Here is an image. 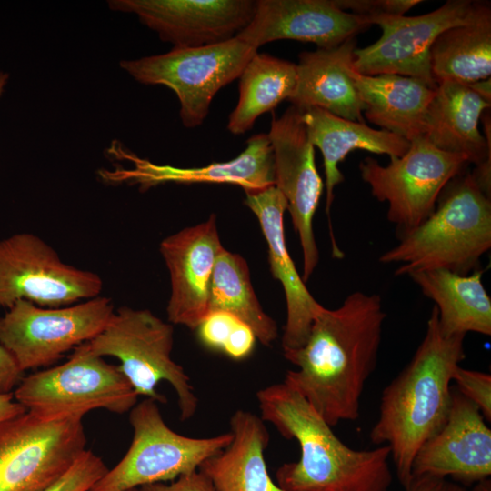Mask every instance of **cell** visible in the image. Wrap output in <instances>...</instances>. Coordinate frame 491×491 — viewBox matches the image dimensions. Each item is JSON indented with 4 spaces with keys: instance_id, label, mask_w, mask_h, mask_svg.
Masks as SVG:
<instances>
[{
    "instance_id": "ffe728a7",
    "label": "cell",
    "mask_w": 491,
    "mask_h": 491,
    "mask_svg": "<svg viewBox=\"0 0 491 491\" xmlns=\"http://www.w3.org/2000/svg\"><path fill=\"white\" fill-rule=\"evenodd\" d=\"M245 205L256 215L268 247L274 278L285 292L286 322L282 336L283 351L297 349L306 342L316 312L322 306L307 290L287 250L284 214L287 202L276 185L246 194Z\"/></svg>"
},
{
    "instance_id": "83f0119b",
    "label": "cell",
    "mask_w": 491,
    "mask_h": 491,
    "mask_svg": "<svg viewBox=\"0 0 491 491\" xmlns=\"http://www.w3.org/2000/svg\"><path fill=\"white\" fill-rule=\"evenodd\" d=\"M239 78L238 102L227 124L233 135L250 130L258 116L288 101L296 85V64L256 53Z\"/></svg>"
},
{
    "instance_id": "ac0fdd59",
    "label": "cell",
    "mask_w": 491,
    "mask_h": 491,
    "mask_svg": "<svg viewBox=\"0 0 491 491\" xmlns=\"http://www.w3.org/2000/svg\"><path fill=\"white\" fill-rule=\"evenodd\" d=\"M216 216L165 237L160 253L170 275L168 321L195 330L209 312V294L216 258L222 250Z\"/></svg>"
},
{
    "instance_id": "f35d334b",
    "label": "cell",
    "mask_w": 491,
    "mask_h": 491,
    "mask_svg": "<svg viewBox=\"0 0 491 491\" xmlns=\"http://www.w3.org/2000/svg\"><path fill=\"white\" fill-rule=\"evenodd\" d=\"M471 491H491L490 479L487 478L475 484Z\"/></svg>"
},
{
    "instance_id": "4dcf8cb0",
    "label": "cell",
    "mask_w": 491,
    "mask_h": 491,
    "mask_svg": "<svg viewBox=\"0 0 491 491\" xmlns=\"http://www.w3.org/2000/svg\"><path fill=\"white\" fill-rule=\"evenodd\" d=\"M107 471L103 459L86 449L58 481L44 491H88Z\"/></svg>"
},
{
    "instance_id": "3957f363",
    "label": "cell",
    "mask_w": 491,
    "mask_h": 491,
    "mask_svg": "<svg viewBox=\"0 0 491 491\" xmlns=\"http://www.w3.org/2000/svg\"><path fill=\"white\" fill-rule=\"evenodd\" d=\"M466 336H445L434 306L423 340L404 369L385 387L369 438L390 449L396 474L406 488L420 446L445 424L452 402V377L466 355Z\"/></svg>"
},
{
    "instance_id": "d6a6232c",
    "label": "cell",
    "mask_w": 491,
    "mask_h": 491,
    "mask_svg": "<svg viewBox=\"0 0 491 491\" xmlns=\"http://www.w3.org/2000/svg\"><path fill=\"white\" fill-rule=\"evenodd\" d=\"M335 3L341 10L347 11L356 15L362 16L370 23L373 18L379 16L404 15L408 10L420 4L421 1L335 0Z\"/></svg>"
},
{
    "instance_id": "8fae6325",
    "label": "cell",
    "mask_w": 491,
    "mask_h": 491,
    "mask_svg": "<svg viewBox=\"0 0 491 491\" xmlns=\"http://www.w3.org/2000/svg\"><path fill=\"white\" fill-rule=\"evenodd\" d=\"M114 312L101 296L59 307L19 300L0 317V346L23 372L46 366L96 336Z\"/></svg>"
},
{
    "instance_id": "f1b7e54d",
    "label": "cell",
    "mask_w": 491,
    "mask_h": 491,
    "mask_svg": "<svg viewBox=\"0 0 491 491\" xmlns=\"http://www.w3.org/2000/svg\"><path fill=\"white\" fill-rule=\"evenodd\" d=\"M249 274L246 260L223 247L212 276L209 312L225 311L235 316L250 326L262 345L270 346L278 336L277 325L263 310Z\"/></svg>"
},
{
    "instance_id": "5b68a950",
    "label": "cell",
    "mask_w": 491,
    "mask_h": 491,
    "mask_svg": "<svg viewBox=\"0 0 491 491\" xmlns=\"http://www.w3.org/2000/svg\"><path fill=\"white\" fill-rule=\"evenodd\" d=\"M174 326L148 309L123 306L115 310L105 327L93 339L75 347L96 356H114L135 393L166 403L155 389L161 381L174 388L181 421L191 418L198 407V397L189 376L171 357Z\"/></svg>"
},
{
    "instance_id": "d4e9b609",
    "label": "cell",
    "mask_w": 491,
    "mask_h": 491,
    "mask_svg": "<svg viewBox=\"0 0 491 491\" xmlns=\"http://www.w3.org/2000/svg\"><path fill=\"white\" fill-rule=\"evenodd\" d=\"M232 441L199 466L215 491H284L265 461L269 433L264 420L243 409L230 418Z\"/></svg>"
},
{
    "instance_id": "e0dca14e",
    "label": "cell",
    "mask_w": 491,
    "mask_h": 491,
    "mask_svg": "<svg viewBox=\"0 0 491 491\" xmlns=\"http://www.w3.org/2000/svg\"><path fill=\"white\" fill-rule=\"evenodd\" d=\"M370 25L366 18L341 10L335 0H258L250 23L235 37L256 49L284 39L327 49Z\"/></svg>"
},
{
    "instance_id": "9c48e42d",
    "label": "cell",
    "mask_w": 491,
    "mask_h": 491,
    "mask_svg": "<svg viewBox=\"0 0 491 491\" xmlns=\"http://www.w3.org/2000/svg\"><path fill=\"white\" fill-rule=\"evenodd\" d=\"M82 417L25 411L0 423V491H44L86 450Z\"/></svg>"
},
{
    "instance_id": "4fadbf2b",
    "label": "cell",
    "mask_w": 491,
    "mask_h": 491,
    "mask_svg": "<svg viewBox=\"0 0 491 491\" xmlns=\"http://www.w3.org/2000/svg\"><path fill=\"white\" fill-rule=\"evenodd\" d=\"M483 2L449 0L421 15L373 18L382 29L380 38L353 53V67L366 75L394 74L416 77L436 87L430 67V49L445 30L470 22Z\"/></svg>"
},
{
    "instance_id": "5bb4252c",
    "label": "cell",
    "mask_w": 491,
    "mask_h": 491,
    "mask_svg": "<svg viewBox=\"0 0 491 491\" xmlns=\"http://www.w3.org/2000/svg\"><path fill=\"white\" fill-rule=\"evenodd\" d=\"M269 138L275 168V185L287 202L295 231L303 253V276L306 282L319 260L313 219L324 184L315 162L311 144L300 110L290 105L280 117L273 115Z\"/></svg>"
},
{
    "instance_id": "74e56055",
    "label": "cell",
    "mask_w": 491,
    "mask_h": 491,
    "mask_svg": "<svg viewBox=\"0 0 491 491\" xmlns=\"http://www.w3.org/2000/svg\"><path fill=\"white\" fill-rule=\"evenodd\" d=\"M491 79L487 78L486 80H481L476 83H473L469 85L476 94L483 97L487 102H491Z\"/></svg>"
},
{
    "instance_id": "ab89813d",
    "label": "cell",
    "mask_w": 491,
    "mask_h": 491,
    "mask_svg": "<svg viewBox=\"0 0 491 491\" xmlns=\"http://www.w3.org/2000/svg\"><path fill=\"white\" fill-rule=\"evenodd\" d=\"M10 75L7 72L0 70V97L5 90Z\"/></svg>"
},
{
    "instance_id": "1f68e13d",
    "label": "cell",
    "mask_w": 491,
    "mask_h": 491,
    "mask_svg": "<svg viewBox=\"0 0 491 491\" xmlns=\"http://www.w3.org/2000/svg\"><path fill=\"white\" fill-rule=\"evenodd\" d=\"M456 388L473 402L486 421H491V376L487 373L463 368L458 366L452 377Z\"/></svg>"
},
{
    "instance_id": "44dd1931",
    "label": "cell",
    "mask_w": 491,
    "mask_h": 491,
    "mask_svg": "<svg viewBox=\"0 0 491 491\" xmlns=\"http://www.w3.org/2000/svg\"><path fill=\"white\" fill-rule=\"evenodd\" d=\"M133 162L135 168L119 172L116 178L138 184L143 191L168 182L232 184L241 186L246 194L275 185L274 155L267 134L249 137L245 150L226 162L187 168L159 165L138 157Z\"/></svg>"
},
{
    "instance_id": "52a82bcc",
    "label": "cell",
    "mask_w": 491,
    "mask_h": 491,
    "mask_svg": "<svg viewBox=\"0 0 491 491\" xmlns=\"http://www.w3.org/2000/svg\"><path fill=\"white\" fill-rule=\"evenodd\" d=\"M13 395L26 411L47 419L83 418L100 408L121 415L138 398L118 365L76 348L64 364L23 377Z\"/></svg>"
},
{
    "instance_id": "9a60e30c",
    "label": "cell",
    "mask_w": 491,
    "mask_h": 491,
    "mask_svg": "<svg viewBox=\"0 0 491 491\" xmlns=\"http://www.w3.org/2000/svg\"><path fill=\"white\" fill-rule=\"evenodd\" d=\"M108 5L135 14L174 48H190L235 37L253 18L256 1L111 0Z\"/></svg>"
},
{
    "instance_id": "d590c367",
    "label": "cell",
    "mask_w": 491,
    "mask_h": 491,
    "mask_svg": "<svg viewBox=\"0 0 491 491\" xmlns=\"http://www.w3.org/2000/svg\"><path fill=\"white\" fill-rule=\"evenodd\" d=\"M405 491H469L464 486L447 478L431 476L413 477Z\"/></svg>"
},
{
    "instance_id": "836d02e7",
    "label": "cell",
    "mask_w": 491,
    "mask_h": 491,
    "mask_svg": "<svg viewBox=\"0 0 491 491\" xmlns=\"http://www.w3.org/2000/svg\"><path fill=\"white\" fill-rule=\"evenodd\" d=\"M139 491H215L208 478L199 470L183 475L167 483H155L138 487Z\"/></svg>"
},
{
    "instance_id": "7a4b0ae2",
    "label": "cell",
    "mask_w": 491,
    "mask_h": 491,
    "mask_svg": "<svg viewBox=\"0 0 491 491\" xmlns=\"http://www.w3.org/2000/svg\"><path fill=\"white\" fill-rule=\"evenodd\" d=\"M260 417L280 435L296 439L300 457L276 473L284 491H388L393 482L386 445L354 449L296 389L286 382L256 393Z\"/></svg>"
},
{
    "instance_id": "7402d4cb",
    "label": "cell",
    "mask_w": 491,
    "mask_h": 491,
    "mask_svg": "<svg viewBox=\"0 0 491 491\" xmlns=\"http://www.w3.org/2000/svg\"><path fill=\"white\" fill-rule=\"evenodd\" d=\"M355 38L333 48L303 52L296 64V85L288 99L299 109L318 107L342 118L365 123V105L348 73Z\"/></svg>"
},
{
    "instance_id": "484cf974",
    "label": "cell",
    "mask_w": 491,
    "mask_h": 491,
    "mask_svg": "<svg viewBox=\"0 0 491 491\" xmlns=\"http://www.w3.org/2000/svg\"><path fill=\"white\" fill-rule=\"evenodd\" d=\"M483 271L459 274L446 269L416 272L409 276L435 302L438 325L445 336L475 332L491 335V298L483 284Z\"/></svg>"
},
{
    "instance_id": "277c9868",
    "label": "cell",
    "mask_w": 491,
    "mask_h": 491,
    "mask_svg": "<svg viewBox=\"0 0 491 491\" xmlns=\"http://www.w3.org/2000/svg\"><path fill=\"white\" fill-rule=\"evenodd\" d=\"M445 189L433 214L380 256L381 263L399 265L396 276L433 269L469 274L489 251L490 195L472 173H461Z\"/></svg>"
},
{
    "instance_id": "2e32d148",
    "label": "cell",
    "mask_w": 491,
    "mask_h": 491,
    "mask_svg": "<svg viewBox=\"0 0 491 491\" xmlns=\"http://www.w3.org/2000/svg\"><path fill=\"white\" fill-rule=\"evenodd\" d=\"M490 475L491 430L479 408L452 386L448 416L418 449L412 476L451 477L465 486Z\"/></svg>"
},
{
    "instance_id": "603a6c76",
    "label": "cell",
    "mask_w": 491,
    "mask_h": 491,
    "mask_svg": "<svg viewBox=\"0 0 491 491\" xmlns=\"http://www.w3.org/2000/svg\"><path fill=\"white\" fill-rule=\"evenodd\" d=\"M348 73L369 122L409 142L425 135L427 112L436 87L411 76L362 75L353 65Z\"/></svg>"
},
{
    "instance_id": "f546056e",
    "label": "cell",
    "mask_w": 491,
    "mask_h": 491,
    "mask_svg": "<svg viewBox=\"0 0 491 491\" xmlns=\"http://www.w3.org/2000/svg\"><path fill=\"white\" fill-rule=\"evenodd\" d=\"M195 330L205 347L234 360L248 357L257 340L250 326L225 311L209 312Z\"/></svg>"
},
{
    "instance_id": "4316f807",
    "label": "cell",
    "mask_w": 491,
    "mask_h": 491,
    "mask_svg": "<svg viewBox=\"0 0 491 491\" xmlns=\"http://www.w3.org/2000/svg\"><path fill=\"white\" fill-rule=\"evenodd\" d=\"M430 67L436 85L451 81L464 85L490 78L491 8L483 2L468 23L442 32L430 49Z\"/></svg>"
},
{
    "instance_id": "8d00e7d4",
    "label": "cell",
    "mask_w": 491,
    "mask_h": 491,
    "mask_svg": "<svg viewBox=\"0 0 491 491\" xmlns=\"http://www.w3.org/2000/svg\"><path fill=\"white\" fill-rule=\"evenodd\" d=\"M12 393L0 394V423L25 412Z\"/></svg>"
},
{
    "instance_id": "d6986e66",
    "label": "cell",
    "mask_w": 491,
    "mask_h": 491,
    "mask_svg": "<svg viewBox=\"0 0 491 491\" xmlns=\"http://www.w3.org/2000/svg\"><path fill=\"white\" fill-rule=\"evenodd\" d=\"M489 102L469 85L445 81L437 85L429 105L425 137L438 149L463 155L476 165L473 174L481 189L490 195V131L479 130Z\"/></svg>"
},
{
    "instance_id": "8992f818",
    "label": "cell",
    "mask_w": 491,
    "mask_h": 491,
    "mask_svg": "<svg viewBox=\"0 0 491 491\" xmlns=\"http://www.w3.org/2000/svg\"><path fill=\"white\" fill-rule=\"evenodd\" d=\"M131 445L123 458L88 491H127L171 482L198 470L209 457L232 441L231 432L210 437H190L171 429L157 402L145 398L129 411Z\"/></svg>"
},
{
    "instance_id": "cb8c5ba5",
    "label": "cell",
    "mask_w": 491,
    "mask_h": 491,
    "mask_svg": "<svg viewBox=\"0 0 491 491\" xmlns=\"http://www.w3.org/2000/svg\"><path fill=\"white\" fill-rule=\"evenodd\" d=\"M299 110L311 144L318 147L323 155L328 217L335 188L344 181L338 164L350 152L366 150L392 158L404 155L410 146V142L404 137L372 128L366 123L347 120L318 107Z\"/></svg>"
},
{
    "instance_id": "30bf717a",
    "label": "cell",
    "mask_w": 491,
    "mask_h": 491,
    "mask_svg": "<svg viewBox=\"0 0 491 491\" xmlns=\"http://www.w3.org/2000/svg\"><path fill=\"white\" fill-rule=\"evenodd\" d=\"M467 165L463 155L442 151L419 136L410 141L404 155L390 158L387 165L367 157L359 170L373 196L387 202V218L402 235L433 214L446 186Z\"/></svg>"
},
{
    "instance_id": "e575fe53",
    "label": "cell",
    "mask_w": 491,
    "mask_h": 491,
    "mask_svg": "<svg viewBox=\"0 0 491 491\" xmlns=\"http://www.w3.org/2000/svg\"><path fill=\"white\" fill-rule=\"evenodd\" d=\"M23 374L13 356L0 346V394L11 393L20 383Z\"/></svg>"
},
{
    "instance_id": "7c38bea8",
    "label": "cell",
    "mask_w": 491,
    "mask_h": 491,
    "mask_svg": "<svg viewBox=\"0 0 491 491\" xmlns=\"http://www.w3.org/2000/svg\"><path fill=\"white\" fill-rule=\"evenodd\" d=\"M102 288L96 273L65 263L34 234L0 240V308L19 300L44 307L65 306L98 296Z\"/></svg>"
},
{
    "instance_id": "ba28073f",
    "label": "cell",
    "mask_w": 491,
    "mask_h": 491,
    "mask_svg": "<svg viewBox=\"0 0 491 491\" xmlns=\"http://www.w3.org/2000/svg\"><path fill=\"white\" fill-rule=\"evenodd\" d=\"M257 49L234 37L230 40L134 60H122L120 67L144 85H163L172 89L180 103L179 115L187 128L197 127L209 113L216 93L238 78Z\"/></svg>"
},
{
    "instance_id": "6da1fadb",
    "label": "cell",
    "mask_w": 491,
    "mask_h": 491,
    "mask_svg": "<svg viewBox=\"0 0 491 491\" xmlns=\"http://www.w3.org/2000/svg\"><path fill=\"white\" fill-rule=\"evenodd\" d=\"M377 294L356 291L336 309L321 306L301 347L283 351L296 370L284 382L331 426L359 417L360 399L374 372L386 320Z\"/></svg>"
},
{
    "instance_id": "60d3db41",
    "label": "cell",
    "mask_w": 491,
    "mask_h": 491,
    "mask_svg": "<svg viewBox=\"0 0 491 491\" xmlns=\"http://www.w3.org/2000/svg\"><path fill=\"white\" fill-rule=\"evenodd\" d=\"M127 491H139V488H132V489H129Z\"/></svg>"
}]
</instances>
